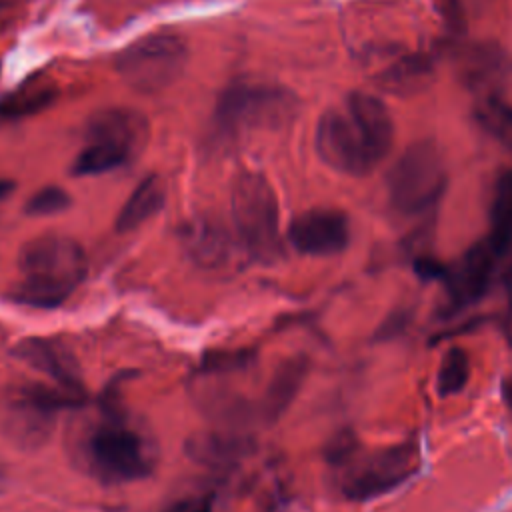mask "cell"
Returning <instances> with one entry per match:
<instances>
[{
	"mask_svg": "<svg viewBox=\"0 0 512 512\" xmlns=\"http://www.w3.org/2000/svg\"><path fill=\"white\" fill-rule=\"evenodd\" d=\"M22 362L50 376L56 386L86 398V386L74 354L52 338H24L12 350Z\"/></svg>",
	"mask_w": 512,
	"mask_h": 512,
	"instance_id": "obj_12",
	"label": "cell"
},
{
	"mask_svg": "<svg viewBox=\"0 0 512 512\" xmlns=\"http://www.w3.org/2000/svg\"><path fill=\"white\" fill-rule=\"evenodd\" d=\"M12 190H14V182L2 178V180H0V200H4L6 196H10Z\"/></svg>",
	"mask_w": 512,
	"mask_h": 512,
	"instance_id": "obj_27",
	"label": "cell"
},
{
	"mask_svg": "<svg viewBox=\"0 0 512 512\" xmlns=\"http://www.w3.org/2000/svg\"><path fill=\"white\" fill-rule=\"evenodd\" d=\"M86 398L56 384L8 382L0 386V434L20 450H38L54 434L58 414Z\"/></svg>",
	"mask_w": 512,
	"mask_h": 512,
	"instance_id": "obj_4",
	"label": "cell"
},
{
	"mask_svg": "<svg viewBox=\"0 0 512 512\" xmlns=\"http://www.w3.org/2000/svg\"><path fill=\"white\" fill-rule=\"evenodd\" d=\"M386 184L396 212L410 216L432 208L446 186V166L440 150L432 142H414L394 162Z\"/></svg>",
	"mask_w": 512,
	"mask_h": 512,
	"instance_id": "obj_9",
	"label": "cell"
},
{
	"mask_svg": "<svg viewBox=\"0 0 512 512\" xmlns=\"http://www.w3.org/2000/svg\"><path fill=\"white\" fill-rule=\"evenodd\" d=\"M502 256H506V252H502L488 236L468 248L446 274L450 300L456 306H468L480 300L490 288Z\"/></svg>",
	"mask_w": 512,
	"mask_h": 512,
	"instance_id": "obj_11",
	"label": "cell"
},
{
	"mask_svg": "<svg viewBox=\"0 0 512 512\" xmlns=\"http://www.w3.org/2000/svg\"><path fill=\"white\" fill-rule=\"evenodd\" d=\"M70 204H72V198L68 196V192L64 188L44 186L28 198L24 212L28 216H50V214L64 212Z\"/></svg>",
	"mask_w": 512,
	"mask_h": 512,
	"instance_id": "obj_24",
	"label": "cell"
},
{
	"mask_svg": "<svg viewBox=\"0 0 512 512\" xmlns=\"http://www.w3.org/2000/svg\"><path fill=\"white\" fill-rule=\"evenodd\" d=\"M298 98L290 90L264 82L230 84L218 98L216 124L226 134L280 128L298 114Z\"/></svg>",
	"mask_w": 512,
	"mask_h": 512,
	"instance_id": "obj_7",
	"label": "cell"
},
{
	"mask_svg": "<svg viewBox=\"0 0 512 512\" xmlns=\"http://www.w3.org/2000/svg\"><path fill=\"white\" fill-rule=\"evenodd\" d=\"M430 64L422 56H406L398 62H394L386 72H382V86L394 92L402 90H414L418 84L428 76Z\"/></svg>",
	"mask_w": 512,
	"mask_h": 512,
	"instance_id": "obj_22",
	"label": "cell"
},
{
	"mask_svg": "<svg viewBox=\"0 0 512 512\" xmlns=\"http://www.w3.org/2000/svg\"><path fill=\"white\" fill-rule=\"evenodd\" d=\"M148 120L132 108H104L90 116L86 124V140L114 146L134 156L148 140Z\"/></svg>",
	"mask_w": 512,
	"mask_h": 512,
	"instance_id": "obj_13",
	"label": "cell"
},
{
	"mask_svg": "<svg viewBox=\"0 0 512 512\" xmlns=\"http://www.w3.org/2000/svg\"><path fill=\"white\" fill-rule=\"evenodd\" d=\"M186 450L200 464L230 466L248 454L250 440L232 432H198L186 442Z\"/></svg>",
	"mask_w": 512,
	"mask_h": 512,
	"instance_id": "obj_15",
	"label": "cell"
},
{
	"mask_svg": "<svg viewBox=\"0 0 512 512\" xmlns=\"http://www.w3.org/2000/svg\"><path fill=\"white\" fill-rule=\"evenodd\" d=\"M188 46L178 34H148L116 56V72L134 90L156 94L172 86L184 72Z\"/></svg>",
	"mask_w": 512,
	"mask_h": 512,
	"instance_id": "obj_8",
	"label": "cell"
},
{
	"mask_svg": "<svg viewBox=\"0 0 512 512\" xmlns=\"http://www.w3.org/2000/svg\"><path fill=\"white\" fill-rule=\"evenodd\" d=\"M334 486L346 500L364 502L382 496L420 468V450L414 440L382 448H362L352 434H340L326 450Z\"/></svg>",
	"mask_w": 512,
	"mask_h": 512,
	"instance_id": "obj_2",
	"label": "cell"
},
{
	"mask_svg": "<svg viewBox=\"0 0 512 512\" xmlns=\"http://www.w3.org/2000/svg\"><path fill=\"white\" fill-rule=\"evenodd\" d=\"M232 222L246 252L262 262L274 264L282 258L280 210L274 188L254 170H242L230 190Z\"/></svg>",
	"mask_w": 512,
	"mask_h": 512,
	"instance_id": "obj_6",
	"label": "cell"
},
{
	"mask_svg": "<svg viewBox=\"0 0 512 512\" xmlns=\"http://www.w3.org/2000/svg\"><path fill=\"white\" fill-rule=\"evenodd\" d=\"M394 124L386 106L370 94L354 92L342 108L326 110L316 128V150L334 170L350 176L372 172L390 152Z\"/></svg>",
	"mask_w": 512,
	"mask_h": 512,
	"instance_id": "obj_1",
	"label": "cell"
},
{
	"mask_svg": "<svg viewBox=\"0 0 512 512\" xmlns=\"http://www.w3.org/2000/svg\"><path fill=\"white\" fill-rule=\"evenodd\" d=\"M88 260L82 246L64 234L28 240L18 254V280L12 298L36 306H60L86 278Z\"/></svg>",
	"mask_w": 512,
	"mask_h": 512,
	"instance_id": "obj_3",
	"label": "cell"
},
{
	"mask_svg": "<svg viewBox=\"0 0 512 512\" xmlns=\"http://www.w3.org/2000/svg\"><path fill=\"white\" fill-rule=\"evenodd\" d=\"M56 98L54 86L42 80H28L0 100V116L22 118L48 108Z\"/></svg>",
	"mask_w": 512,
	"mask_h": 512,
	"instance_id": "obj_19",
	"label": "cell"
},
{
	"mask_svg": "<svg viewBox=\"0 0 512 512\" xmlns=\"http://www.w3.org/2000/svg\"><path fill=\"white\" fill-rule=\"evenodd\" d=\"M470 378V358L462 348H450L440 366L436 376V390L440 396H454L458 394Z\"/></svg>",
	"mask_w": 512,
	"mask_h": 512,
	"instance_id": "obj_21",
	"label": "cell"
},
{
	"mask_svg": "<svg viewBox=\"0 0 512 512\" xmlns=\"http://www.w3.org/2000/svg\"><path fill=\"white\" fill-rule=\"evenodd\" d=\"M288 242L308 256L340 254L350 242L348 216L334 208H310L292 218Z\"/></svg>",
	"mask_w": 512,
	"mask_h": 512,
	"instance_id": "obj_10",
	"label": "cell"
},
{
	"mask_svg": "<svg viewBox=\"0 0 512 512\" xmlns=\"http://www.w3.org/2000/svg\"><path fill=\"white\" fill-rule=\"evenodd\" d=\"M476 118L486 132L512 144V106L496 96H486L476 106Z\"/></svg>",
	"mask_w": 512,
	"mask_h": 512,
	"instance_id": "obj_23",
	"label": "cell"
},
{
	"mask_svg": "<svg viewBox=\"0 0 512 512\" xmlns=\"http://www.w3.org/2000/svg\"><path fill=\"white\" fill-rule=\"evenodd\" d=\"M184 244L190 256L202 266H218L230 256V240L226 230L208 218H198L196 222L188 224Z\"/></svg>",
	"mask_w": 512,
	"mask_h": 512,
	"instance_id": "obj_17",
	"label": "cell"
},
{
	"mask_svg": "<svg viewBox=\"0 0 512 512\" xmlns=\"http://www.w3.org/2000/svg\"><path fill=\"white\" fill-rule=\"evenodd\" d=\"M78 452L84 468L106 484L142 480L156 462L152 440L114 414L88 428Z\"/></svg>",
	"mask_w": 512,
	"mask_h": 512,
	"instance_id": "obj_5",
	"label": "cell"
},
{
	"mask_svg": "<svg viewBox=\"0 0 512 512\" xmlns=\"http://www.w3.org/2000/svg\"><path fill=\"white\" fill-rule=\"evenodd\" d=\"M164 512H214V494H192L172 502Z\"/></svg>",
	"mask_w": 512,
	"mask_h": 512,
	"instance_id": "obj_25",
	"label": "cell"
},
{
	"mask_svg": "<svg viewBox=\"0 0 512 512\" xmlns=\"http://www.w3.org/2000/svg\"><path fill=\"white\" fill-rule=\"evenodd\" d=\"M132 156L100 142H88L84 150L76 156L72 162V174L74 176H96L110 170H116L124 166Z\"/></svg>",
	"mask_w": 512,
	"mask_h": 512,
	"instance_id": "obj_20",
	"label": "cell"
},
{
	"mask_svg": "<svg viewBox=\"0 0 512 512\" xmlns=\"http://www.w3.org/2000/svg\"><path fill=\"white\" fill-rule=\"evenodd\" d=\"M500 396H502V402H504L508 414L512 416V374L502 380V384H500Z\"/></svg>",
	"mask_w": 512,
	"mask_h": 512,
	"instance_id": "obj_26",
	"label": "cell"
},
{
	"mask_svg": "<svg viewBox=\"0 0 512 512\" xmlns=\"http://www.w3.org/2000/svg\"><path fill=\"white\" fill-rule=\"evenodd\" d=\"M306 372H308L306 358H288L278 366V370L274 372L272 380L266 386V392L260 404L262 418L268 424L276 422L292 404V400L296 398L306 378Z\"/></svg>",
	"mask_w": 512,
	"mask_h": 512,
	"instance_id": "obj_14",
	"label": "cell"
},
{
	"mask_svg": "<svg viewBox=\"0 0 512 512\" xmlns=\"http://www.w3.org/2000/svg\"><path fill=\"white\" fill-rule=\"evenodd\" d=\"M166 200V188L164 182L150 174L132 190V194L122 204L118 216H116V230L118 232H130L142 226L146 220H150Z\"/></svg>",
	"mask_w": 512,
	"mask_h": 512,
	"instance_id": "obj_16",
	"label": "cell"
},
{
	"mask_svg": "<svg viewBox=\"0 0 512 512\" xmlns=\"http://www.w3.org/2000/svg\"><path fill=\"white\" fill-rule=\"evenodd\" d=\"M490 224L488 238L508 254L512 248V168L502 170L494 182Z\"/></svg>",
	"mask_w": 512,
	"mask_h": 512,
	"instance_id": "obj_18",
	"label": "cell"
}]
</instances>
